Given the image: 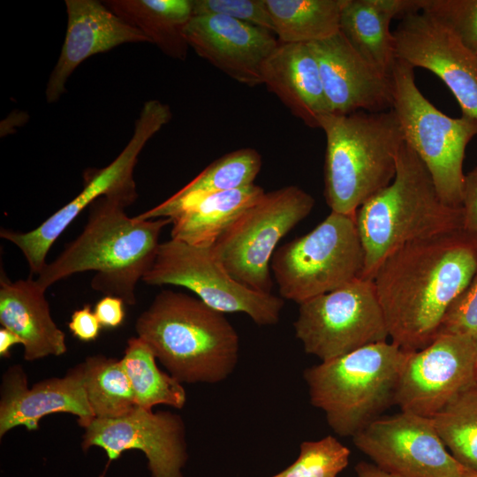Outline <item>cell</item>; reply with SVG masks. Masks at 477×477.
<instances>
[{
  "mask_svg": "<svg viewBox=\"0 0 477 477\" xmlns=\"http://www.w3.org/2000/svg\"><path fill=\"white\" fill-rule=\"evenodd\" d=\"M477 276V238L463 229L413 241L390 254L372 281L390 341L406 352L429 344Z\"/></svg>",
  "mask_w": 477,
  "mask_h": 477,
  "instance_id": "obj_1",
  "label": "cell"
},
{
  "mask_svg": "<svg viewBox=\"0 0 477 477\" xmlns=\"http://www.w3.org/2000/svg\"><path fill=\"white\" fill-rule=\"evenodd\" d=\"M125 208L105 196L94 201L81 233L45 264L37 283L47 290L72 275L94 271L93 290L135 305L137 284L154 263L160 234L171 219L139 220L128 216Z\"/></svg>",
  "mask_w": 477,
  "mask_h": 477,
  "instance_id": "obj_2",
  "label": "cell"
},
{
  "mask_svg": "<svg viewBox=\"0 0 477 477\" xmlns=\"http://www.w3.org/2000/svg\"><path fill=\"white\" fill-rule=\"evenodd\" d=\"M135 329L181 383L221 382L238 361L239 337L224 314L182 292H159L137 318Z\"/></svg>",
  "mask_w": 477,
  "mask_h": 477,
  "instance_id": "obj_3",
  "label": "cell"
},
{
  "mask_svg": "<svg viewBox=\"0 0 477 477\" xmlns=\"http://www.w3.org/2000/svg\"><path fill=\"white\" fill-rule=\"evenodd\" d=\"M355 219L364 252L360 278L368 280L405 244L463 226L462 208L442 201L426 165L405 142L393 180L358 208Z\"/></svg>",
  "mask_w": 477,
  "mask_h": 477,
  "instance_id": "obj_4",
  "label": "cell"
},
{
  "mask_svg": "<svg viewBox=\"0 0 477 477\" xmlns=\"http://www.w3.org/2000/svg\"><path fill=\"white\" fill-rule=\"evenodd\" d=\"M326 136L324 196L331 211L358 208L393 180L404 136L392 109L329 113L320 118Z\"/></svg>",
  "mask_w": 477,
  "mask_h": 477,
  "instance_id": "obj_5",
  "label": "cell"
},
{
  "mask_svg": "<svg viewBox=\"0 0 477 477\" xmlns=\"http://www.w3.org/2000/svg\"><path fill=\"white\" fill-rule=\"evenodd\" d=\"M409 352L384 341L306 368L310 403L337 435L353 437L394 405Z\"/></svg>",
  "mask_w": 477,
  "mask_h": 477,
  "instance_id": "obj_6",
  "label": "cell"
},
{
  "mask_svg": "<svg viewBox=\"0 0 477 477\" xmlns=\"http://www.w3.org/2000/svg\"><path fill=\"white\" fill-rule=\"evenodd\" d=\"M392 110L405 142L428 170L442 201L461 208L465 174L463 161L469 141L477 135V120L450 117L419 90L414 68L401 59L391 72Z\"/></svg>",
  "mask_w": 477,
  "mask_h": 477,
  "instance_id": "obj_7",
  "label": "cell"
},
{
  "mask_svg": "<svg viewBox=\"0 0 477 477\" xmlns=\"http://www.w3.org/2000/svg\"><path fill=\"white\" fill-rule=\"evenodd\" d=\"M363 265L355 216L333 211L276 249L270 262L281 298L299 305L360 277Z\"/></svg>",
  "mask_w": 477,
  "mask_h": 477,
  "instance_id": "obj_8",
  "label": "cell"
},
{
  "mask_svg": "<svg viewBox=\"0 0 477 477\" xmlns=\"http://www.w3.org/2000/svg\"><path fill=\"white\" fill-rule=\"evenodd\" d=\"M171 117L168 104L158 100L146 102L125 148L106 167L88 169L84 173V187L73 200L32 231L18 232L1 229L0 237L22 252L30 269V276L41 273L47 263V254L57 238L97 199L103 196L115 199L126 208L136 201L138 193L133 171L138 157L148 141L170 122Z\"/></svg>",
  "mask_w": 477,
  "mask_h": 477,
  "instance_id": "obj_9",
  "label": "cell"
},
{
  "mask_svg": "<svg viewBox=\"0 0 477 477\" xmlns=\"http://www.w3.org/2000/svg\"><path fill=\"white\" fill-rule=\"evenodd\" d=\"M314 206L312 195L296 186L264 192L226 228L212 250L238 282L271 293L269 269L276 247Z\"/></svg>",
  "mask_w": 477,
  "mask_h": 477,
  "instance_id": "obj_10",
  "label": "cell"
},
{
  "mask_svg": "<svg viewBox=\"0 0 477 477\" xmlns=\"http://www.w3.org/2000/svg\"><path fill=\"white\" fill-rule=\"evenodd\" d=\"M299 306L295 336L322 361L390 338L372 280L356 278Z\"/></svg>",
  "mask_w": 477,
  "mask_h": 477,
  "instance_id": "obj_11",
  "label": "cell"
},
{
  "mask_svg": "<svg viewBox=\"0 0 477 477\" xmlns=\"http://www.w3.org/2000/svg\"><path fill=\"white\" fill-rule=\"evenodd\" d=\"M142 280L149 285L185 287L209 307L223 314H246L261 326L277 323L284 307L282 298L256 292L234 279L211 246H193L171 238L160 244Z\"/></svg>",
  "mask_w": 477,
  "mask_h": 477,
  "instance_id": "obj_12",
  "label": "cell"
},
{
  "mask_svg": "<svg viewBox=\"0 0 477 477\" xmlns=\"http://www.w3.org/2000/svg\"><path fill=\"white\" fill-rule=\"evenodd\" d=\"M352 440L373 464L394 477H467L473 473L452 457L428 417L404 411L380 417Z\"/></svg>",
  "mask_w": 477,
  "mask_h": 477,
  "instance_id": "obj_13",
  "label": "cell"
},
{
  "mask_svg": "<svg viewBox=\"0 0 477 477\" xmlns=\"http://www.w3.org/2000/svg\"><path fill=\"white\" fill-rule=\"evenodd\" d=\"M477 384V343L458 334H439L424 348L410 352L394 405L432 418L462 391Z\"/></svg>",
  "mask_w": 477,
  "mask_h": 477,
  "instance_id": "obj_14",
  "label": "cell"
},
{
  "mask_svg": "<svg viewBox=\"0 0 477 477\" xmlns=\"http://www.w3.org/2000/svg\"><path fill=\"white\" fill-rule=\"evenodd\" d=\"M84 429L83 451L95 446L106 452L108 462L100 477L105 476L109 466L122 452L132 449L144 453L152 477H184L182 469L188 453L179 414L137 406L118 418H95Z\"/></svg>",
  "mask_w": 477,
  "mask_h": 477,
  "instance_id": "obj_15",
  "label": "cell"
},
{
  "mask_svg": "<svg viewBox=\"0 0 477 477\" xmlns=\"http://www.w3.org/2000/svg\"><path fill=\"white\" fill-rule=\"evenodd\" d=\"M393 36L396 57L439 77L455 96L462 116L477 120V54L423 11L403 17Z\"/></svg>",
  "mask_w": 477,
  "mask_h": 477,
  "instance_id": "obj_16",
  "label": "cell"
},
{
  "mask_svg": "<svg viewBox=\"0 0 477 477\" xmlns=\"http://www.w3.org/2000/svg\"><path fill=\"white\" fill-rule=\"evenodd\" d=\"M84 377L81 362L64 376L45 379L30 388L22 367H10L3 375L0 389V437L19 426L36 430L42 418L56 413L73 414L79 425L87 428L95 415L87 398Z\"/></svg>",
  "mask_w": 477,
  "mask_h": 477,
  "instance_id": "obj_17",
  "label": "cell"
},
{
  "mask_svg": "<svg viewBox=\"0 0 477 477\" xmlns=\"http://www.w3.org/2000/svg\"><path fill=\"white\" fill-rule=\"evenodd\" d=\"M184 33L199 57L248 87L262 84V65L279 43L269 30L214 14L193 16Z\"/></svg>",
  "mask_w": 477,
  "mask_h": 477,
  "instance_id": "obj_18",
  "label": "cell"
},
{
  "mask_svg": "<svg viewBox=\"0 0 477 477\" xmlns=\"http://www.w3.org/2000/svg\"><path fill=\"white\" fill-rule=\"evenodd\" d=\"M308 44L319 64L330 113L381 112L392 108L391 78L367 62L340 31Z\"/></svg>",
  "mask_w": 477,
  "mask_h": 477,
  "instance_id": "obj_19",
  "label": "cell"
},
{
  "mask_svg": "<svg viewBox=\"0 0 477 477\" xmlns=\"http://www.w3.org/2000/svg\"><path fill=\"white\" fill-rule=\"evenodd\" d=\"M67 26L57 62L46 85L48 103H54L66 91V83L76 68L88 57L130 42H150L137 28L97 0H65Z\"/></svg>",
  "mask_w": 477,
  "mask_h": 477,
  "instance_id": "obj_20",
  "label": "cell"
},
{
  "mask_svg": "<svg viewBox=\"0 0 477 477\" xmlns=\"http://www.w3.org/2000/svg\"><path fill=\"white\" fill-rule=\"evenodd\" d=\"M263 193L261 186L253 184L182 199L170 197L135 218H170L171 239L193 246L210 247L234 219Z\"/></svg>",
  "mask_w": 477,
  "mask_h": 477,
  "instance_id": "obj_21",
  "label": "cell"
},
{
  "mask_svg": "<svg viewBox=\"0 0 477 477\" xmlns=\"http://www.w3.org/2000/svg\"><path fill=\"white\" fill-rule=\"evenodd\" d=\"M262 84L306 125L319 128L330 110L319 64L309 44L278 43L264 62Z\"/></svg>",
  "mask_w": 477,
  "mask_h": 477,
  "instance_id": "obj_22",
  "label": "cell"
},
{
  "mask_svg": "<svg viewBox=\"0 0 477 477\" xmlns=\"http://www.w3.org/2000/svg\"><path fill=\"white\" fill-rule=\"evenodd\" d=\"M43 289L36 280L0 277V323L23 341L24 359L34 361L61 356L67 350L64 333L53 321Z\"/></svg>",
  "mask_w": 477,
  "mask_h": 477,
  "instance_id": "obj_23",
  "label": "cell"
},
{
  "mask_svg": "<svg viewBox=\"0 0 477 477\" xmlns=\"http://www.w3.org/2000/svg\"><path fill=\"white\" fill-rule=\"evenodd\" d=\"M418 11L420 0H344L339 31L367 62L390 77L397 60L390 22Z\"/></svg>",
  "mask_w": 477,
  "mask_h": 477,
  "instance_id": "obj_24",
  "label": "cell"
},
{
  "mask_svg": "<svg viewBox=\"0 0 477 477\" xmlns=\"http://www.w3.org/2000/svg\"><path fill=\"white\" fill-rule=\"evenodd\" d=\"M103 4L168 57L186 58L190 47L184 32L193 16V0H107Z\"/></svg>",
  "mask_w": 477,
  "mask_h": 477,
  "instance_id": "obj_25",
  "label": "cell"
},
{
  "mask_svg": "<svg viewBox=\"0 0 477 477\" xmlns=\"http://www.w3.org/2000/svg\"><path fill=\"white\" fill-rule=\"evenodd\" d=\"M344 0H266L279 43H311L339 32Z\"/></svg>",
  "mask_w": 477,
  "mask_h": 477,
  "instance_id": "obj_26",
  "label": "cell"
},
{
  "mask_svg": "<svg viewBox=\"0 0 477 477\" xmlns=\"http://www.w3.org/2000/svg\"><path fill=\"white\" fill-rule=\"evenodd\" d=\"M121 361L138 407L152 409L165 405L182 409L185 406L186 392L182 383L158 367L153 351L141 338L128 339Z\"/></svg>",
  "mask_w": 477,
  "mask_h": 477,
  "instance_id": "obj_27",
  "label": "cell"
},
{
  "mask_svg": "<svg viewBox=\"0 0 477 477\" xmlns=\"http://www.w3.org/2000/svg\"><path fill=\"white\" fill-rule=\"evenodd\" d=\"M83 364L86 395L95 418H118L137 407L121 359L95 355Z\"/></svg>",
  "mask_w": 477,
  "mask_h": 477,
  "instance_id": "obj_28",
  "label": "cell"
},
{
  "mask_svg": "<svg viewBox=\"0 0 477 477\" xmlns=\"http://www.w3.org/2000/svg\"><path fill=\"white\" fill-rule=\"evenodd\" d=\"M431 419L452 457L477 473V384L459 393Z\"/></svg>",
  "mask_w": 477,
  "mask_h": 477,
  "instance_id": "obj_29",
  "label": "cell"
},
{
  "mask_svg": "<svg viewBox=\"0 0 477 477\" xmlns=\"http://www.w3.org/2000/svg\"><path fill=\"white\" fill-rule=\"evenodd\" d=\"M261 167V156L251 148H240L216 159L170 197L190 196L239 189L254 184Z\"/></svg>",
  "mask_w": 477,
  "mask_h": 477,
  "instance_id": "obj_30",
  "label": "cell"
},
{
  "mask_svg": "<svg viewBox=\"0 0 477 477\" xmlns=\"http://www.w3.org/2000/svg\"><path fill=\"white\" fill-rule=\"evenodd\" d=\"M350 455L349 448L332 435L305 441L297 459L271 477H337L348 466Z\"/></svg>",
  "mask_w": 477,
  "mask_h": 477,
  "instance_id": "obj_31",
  "label": "cell"
},
{
  "mask_svg": "<svg viewBox=\"0 0 477 477\" xmlns=\"http://www.w3.org/2000/svg\"><path fill=\"white\" fill-rule=\"evenodd\" d=\"M420 11L437 18L477 54V0H420Z\"/></svg>",
  "mask_w": 477,
  "mask_h": 477,
  "instance_id": "obj_32",
  "label": "cell"
},
{
  "mask_svg": "<svg viewBox=\"0 0 477 477\" xmlns=\"http://www.w3.org/2000/svg\"><path fill=\"white\" fill-rule=\"evenodd\" d=\"M193 12L225 16L274 33L266 0H193Z\"/></svg>",
  "mask_w": 477,
  "mask_h": 477,
  "instance_id": "obj_33",
  "label": "cell"
},
{
  "mask_svg": "<svg viewBox=\"0 0 477 477\" xmlns=\"http://www.w3.org/2000/svg\"><path fill=\"white\" fill-rule=\"evenodd\" d=\"M439 334L464 335L477 343V276L446 311Z\"/></svg>",
  "mask_w": 477,
  "mask_h": 477,
  "instance_id": "obj_34",
  "label": "cell"
},
{
  "mask_svg": "<svg viewBox=\"0 0 477 477\" xmlns=\"http://www.w3.org/2000/svg\"><path fill=\"white\" fill-rule=\"evenodd\" d=\"M461 208L462 229L477 238V166L465 175Z\"/></svg>",
  "mask_w": 477,
  "mask_h": 477,
  "instance_id": "obj_35",
  "label": "cell"
},
{
  "mask_svg": "<svg viewBox=\"0 0 477 477\" xmlns=\"http://www.w3.org/2000/svg\"><path fill=\"white\" fill-rule=\"evenodd\" d=\"M68 328L75 337L88 342L98 337L101 324L90 305H85L72 313Z\"/></svg>",
  "mask_w": 477,
  "mask_h": 477,
  "instance_id": "obj_36",
  "label": "cell"
},
{
  "mask_svg": "<svg viewBox=\"0 0 477 477\" xmlns=\"http://www.w3.org/2000/svg\"><path fill=\"white\" fill-rule=\"evenodd\" d=\"M123 299L113 296H104L95 305L94 313L101 326L117 328L125 320V313Z\"/></svg>",
  "mask_w": 477,
  "mask_h": 477,
  "instance_id": "obj_37",
  "label": "cell"
},
{
  "mask_svg": "<svg viewBox=\"0 0 477 477\" xmlns=\"http://www.w3.org/2000/svg\"><path fill=\"white\" fill-rule=\"evenodd\" d=\"M23 344L22 339L14 332L6 328L0 329V356L10 357V350L15 344Z\"/></svg>",
  "mask_w": 477,
  "mask_h": 477,
  "instance_id": "obj_38",
  "label": "cell"
},
{
  "mask_svg": "<svg viewBox=\"0 0 477 477\" xmlns=\"http://www.w3.org/2000/svg\"><path fill=\"white\" fill-rule=\"evenodd\" d=\"M357 477H394L377 467L375 464L361 461L355 466Z\"/></svg>",
  "mask_w": 477,
  "mask_h": 477,
  "instance_id": "obj_39",
  "label": "cell"
},
{
  "mask_svg": "<svg viewBox=\"0 0 477 477\" xmlns=\"http://www.w3.org/2000/svg\"><path fill=\"white\" fill-rule=\"evenodd\" d=\"M467 477H477V473H473L472 474H470L469 476Z\"/></svg>",
  "mask_w": 477,
  "mask_h": 477,
  "instance_id": "obj_40",
  "label": "cell"
}]
</instances>
